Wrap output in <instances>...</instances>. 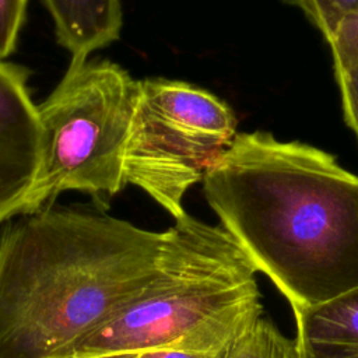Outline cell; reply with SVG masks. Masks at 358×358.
I'll return each mask as SVG.
<instances>
[{
  "instance_id": "2",
  "label": "cell",
  "mask_w": 358,
  "mask_h": 358,
  "mask_svg": "<svg viewBox=\"0 0 358 358\" xmlns=\"http://www.w3.org/2000/svg\"><path fill=\"white\" fill-rule=\"evenodd\" d=\"M0 234V358H73L159 273L165 231L50 206Z\"/></svg>"
},
{
  "instance_id": "10",
  "label": "cell",
  "mask_w": 358,
  "mask_h": 358,
  "mask_svg": "<svg viewBox=\"0 0 358 358\" xmlns=\"http://www.w3.org/2000/svg\"><path fill=\"white\" fill-rule=\"evenodd\" d=\"M298 7L329 43L343 22L358 11V0H282Z\"/></svg>"
},
{
  "instance_id": "12",
  "label": "cell",
  "mask_w": 358,
  "mask_h": 358,
  "mask_svg": "<svg viewBox=\"0 0 358 358\" xmlns=\"http://www.w3.org/2000/svg\"><path fill=\"white\" fill-rule=\"evenodd\" d=\"M344 117L358 138V60L334 67Z\"/></svg>"
},
{
  "instance_id": "6",
  "label": "cell",
  "mask_w": 358,
  "mask_h": 358,
  "mask_svg": "<svg viewBox=\"0 0 358 358\" xmlns=\"http://www.w3.org/2000/svg\"><path fill=\"white\" fill-rule=\"evenodd\" d=\"M28 76L25 67L0 60V225L24 215L39 164L41 126Z\"/></svg>"
},
{
  "instance_id": "4",
  "label": "cell",
  "mask_w": 358,
  "mask_h": 358,
  "mask_svg": "<svg viewBox=\"0 0 358 358\" xmlns=\"http://www.w3.org/2000/svg\"><path fill=\"white\" fill-rule=\"evenodd\" d=\"M138 81L109 60H85L69 69L38 105L39 164L24 215L59 193L78 190L113 197L124 186V157Z\"/></svg>"
},
{
  "instance_id": "8",
  "label": "cell",
  "mask_w": 358,
  "mask_h": 358,
  "mask_svg": "<svg viewBox=\"0 0 358 358\" xmlns=\"http://www.w3.org/2000/svg\"><path fill=\"white\" fill-rule=\"evenodd\" d=\"M55 22L57 42L71 55V64L119 39L120 0H42Z\"/></svg>"
},
{
  "instance_id": "5",
  "label": "cell",
  "mask_w": 358,
  "mask_h": 358,
  "mask_svg": "<svg viewBox=\"0 0 358 358\" xmlns=\"http://www.w3.org/2000/svg\"><path fill=\"white\" fill-rule=\"evenodd\" d=\"M235 136L231 108L211 92L178 80H141L126 147V185L178 220L186 213V192Z\"/></svg>"
},
{
  "instance_id": "13",
  "label": "cell",
  "mask_w": 358,
  "mask_h": 358,
  "mask_svg": "<svg viewBox=\"0 0 358 358\" xmlns=\"http://www.w3.org/2000/svg\"><path fill=\"white\" fill-rule=\"evenodd\" d=\"M329 45L334 67L358 60V11L343 22Z\"/></svg>"
},
{
  "instance_id": "1",
  "label": "cell",
  "mask_w": 358,
  "mask_h": 358,
  "mask_svg": "<svg viewBox=\"0 0 358 358\" xmlns=\"http://www.w3.org/2000/svg\"><path fill=\"white\" fill-rule=\"evenodd\" d=\"M201 183L221 225L292 309L358 287V176L331 154L236 133Z\"/></svg>"
},
{
  "instance_id": "9",
  "label": "cell",
  "mask_w": 358,
  "mask_h": 358,
  "mask_svg": "<svg viewBox=\"0 0 358 358\" xmlns=\"http://www.w3.org/2000/svg\"><path fill=\"white\" fill-rule=\"evenodd\" d=\"M227 358H299V355L295 340L284 336L271 320L262 316L234 344Z\"/></svg>"
},
{
  "instance_id": "11",
  "label": "cell",
  "mask_w": 358,
  "mask_h": 358,
  "mask_svg": "<svg viewBox=\"0 0 358 358\" xmlns=\"http://www.w3.org/2000/svg\"><path fill=\"white\" fill-rule=\"evenodd\" d=\"M28 0H0V60L15 49Z\"/></svg>"
},
{
  "instance_id": "7",
  "label": "cell",
  "mask_w": 358,
  "mask_h": 358,
  "mask_svg": "<svg viewBox=\"0 0 358 358\" xmlns=\"http://www.w3.org/2000/svg\"><path fill=\"white\" fill-rule=\"evenodd\" d=\"M292 310L299 358H358V287Z\"/></svg>"
},
{
  "instance_id": "15",
  "label": "cell",
  "mask_w": 358,
  "mask_h": 358,
  "mask_svg": "<svg viewBox=\"0 0 358 358\" xmlns=\"http://www.w3.org/2000/svg\"><path fill=\"white\" fill-rule=\"evenodd\" d=\"M140 352H115V354H103L90 358H138Z\"/></svg>"
},
{
  "instance_id": "14",
  "label": "cell",
  "mask_w": 358,
  "mask_h": 358,
  "mask_svg": "<svg viewBox=\"0 0 358 358\" xmlns=\"http://www.w3.org/2000/svg\"><path fill=\"white\" fill-rule=\"evenodd\" d=\"M228 352L203 354V352H192V351H180V350H151V351L140 352L138 358H227Z\"/></svg>"
},
{
  "instance_id": "3",
  "label": "cell",
  "mask_w": 358,
  "mask_h": 358,
  "mask_svg": "<svg viewBox=\"0 0 358 358\" xmlns=\"http://www.w3.org/2000/svg\"><path fill=\"white\" fill-rule=\"evenodd\" d=\"M255 264L222 225L187 213L165 231L159 273L73 358L180 350L228 352L262 317Z\"/></svg>"
}]
</instances>
